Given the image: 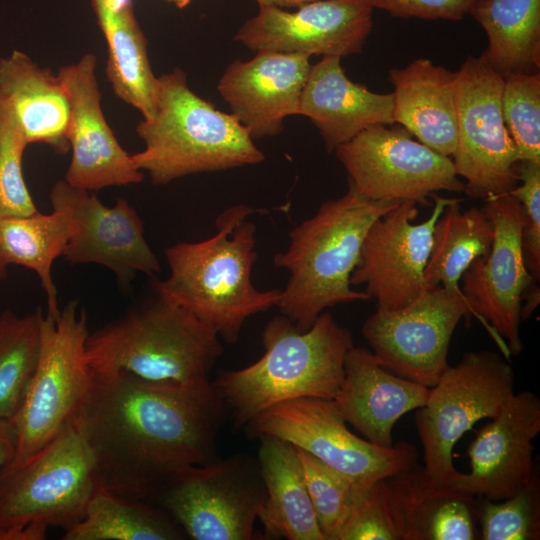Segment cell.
Returning a JSON list of instances; mask_svg holds the SVG:
<instances>
[{"label": "cell", "instance_id": "16", "mask_svg": "<svg viewBox=\"0 0 540 540\" xmlns=\"http://www.w3.org/2000/svg\"><path fill=\"white\" fill-rule=\"evenodd\" d=\"M53 210L66 217L70 237L62 256L70 264L94 263L111 270L124 287L137 273L154 276L160 262L144 236V222L125 199L104 205L95 194L65 179L50 191Z\"/></svg>", "mask_w": 540, "mask_h": 540}, {"label": "cell", "instance_id": "19", "mask_svg": "<svg viewBox=\"0 0 540 540\" xmlns=\"http://www.w3.org/2000/svg\"><path fill=\"white\" fill-rule=\"evenodd\" d=\"M540 433V399L529 390L514 395L477 431L468 447L470 471L451 487L474 498L500 501L520 491L538 461L533 440Z\"/></svg>", "mask_w": 540, "mask_h": 540}, {"label": "cell", "instance_id": "1", "mask_svg": "<svg viewBox=\"0 0 540 540\" xmlns=\"http://www.w3.org/2000/svg\"><path fill=\"white\" fill-rule=\"evenodd\" d=\"M226 408L212 387L92 372L73 424L94 461L100 486L153 500L172 476L215 460Z\"/></svg>", "mask_w": 540, "mask_h": 540}, {"label": "cell", "instance_id": "9", "mask_svg": "<svg viewBox=\"0 0 540 540\" xmlns=\"http://www.w3.org/2000/svg\"><path fill=\"white\" fill-rule=\"evenodd\" d=\"M514 388L511 363L494 351H469L447 367L415 413L423 466L436 483L453 484L460 473L452 460L454 445L479 420L494 418Z\"/></svg>", "mask_w": 540, "mask_h": 540}, {"label": "cell", "instance_id": "15", "mask_svg": "<svg viewBox=\"0 0 540 540\" xmlns=\"http://www.w3.org/2000/svg\"><path fill=\"white\" fill-rule=\"evenodd\" d=\"M470 316L462 292L435 286L400 309H376L365 320L362 334L384 368L431 388L449 366V345L458 323Z\"/></svg>", "mask_w": 540, "mask_h": 540}, {"label": "cell", "instance_id": "39", "mask_svg": "<svg viewBox=\"0 0 540 540\" xmlns=\"http://www.w3.org/2000/svg\"><path fill=\"white\" fill-rule=\"evenodd\" d=\"M517 185L511 192L522 205L526 225L522 233L525 263L533 278H540V163L519 161Z\"/></svg>", "mask_w": 540, "mask_h": 540}, {"label": "cell", "instance_id": "20", "mask_svg": "<svg viewBox=\"0 0 540 540\" xmlns=\"http://www.w3.org/2000/svg\"><path fill=\"white\" fill-rule=\"evenodd\" d=\"M95 71L96 57L87 53L57 73L70 102L67 140L72 156L64 179L88 191L140 183L143 172L105 120Z\"/></svg>", "mask_w": 540, "mask_h": 540}, {"label": "cell", "instance_id": "18", "mask_svg": "<svg viewBox=\"0 0 540 540\" xmlns=\"http://www.w3.org/2000/svg\"><path fill=\"white\" fill-rule=\"evenodd\" d=\"M368 0H316L294 12L260 6L234 40L254 52L344 57L361 53L372 29Z\"/></svg>", "mask_w": 540, "mask_h": 540}, {"label": "cell", "instance_id": "26", "mask_svg": "<svg viewBox=\"0 0 540 540\" xmlns=\"http://www.w3.org/2000/svg\"><path fill=\"white\" fill-rule=\"evenodd\" d=\"M403 526V540H474L476 498L436 483L416 461L385 478Z\"/></svg>", "mask_w": 540, "mask_h": 540}, {"label": "cell", "instance_id": "4", "mask_svg": "<svg viewBox=\"0 0 540 540\" xmlns=\"http://www.w3.org/2000/svg\"><path fill=\"white\" fill-rule=\"evenodd\" d=\"M399 203L371 200L348 184L289 233L288 248L274 256V265L290 274L276 306L298 330H308L327 308L370 299L352 288L351 275L370 226Z\"/></svg>", "mask_w": 540, "mask_h": 540}, {"label": "cell", "instance_id": "34", "mask_svg": "<svg viewBox=\"0 0 540 540\" xmlns=\"http://www.w3.org/2000/svg\"><path fill=\"white\" fill-rule=\"evenodd\" d=\"M296 450L324 540H339L359 492L368 485L356 482L300 448Z\"/></svg>", "mask_w": 540, "mask_h": 540}, {"label": "cell", "instance_id": "29", "mask_svg": "<svg viewBox=\"0 0 540 540\" xmlns=\"http://www.w3.org/2000/svg\"><path fill=\"white\" fill-rule=\"evenodd\" d=\"M487 35L482 60L503 78L540 68V0H477L469 13Z\"/></svg>", "mask_w": 540, "mask_h": 540}, {"label": "cell", "instance_id": "32", "mask_svg": "<svg viewBox=\"0 0 540 540\" xmlns=\"http://www.w3.org/2000/svg\"><path fill=\"white\" fill-rule=\"evenodd\" d=\"M69 237V223L57 210L0 217V262L6 267L24 266L38 275L47 298L46 312L51 315L60 311L52 265L63 254Z\"/></svg>", "mask_w": 540, "mask_h": 540}, {"label": "cell", "instance_id": "27", "mask_svg": "<svg viewBox=\"0 0 540 540\" xmlns=\"http://www.w3.org/2000/svg\"><path fill=\"white\" fill-rule=\"evenodd\" d=\"M257 462L266 500L258 515L268 538L324 540L319 529L296 447L279 437L262 434Z\"/></svg>", "mask_w": 540, "mask_h": 540}, {"label": "cell", "instance_id": "7", "mask_svg": "<svg viewBox=\"0 0 540 540\" xmlns=\"http://www.w3.org/2000/svg\"><path fill=\"white\" fill-rule=\"evenodd\" d=\"M100 487L72 423L25 461L0 468V540H44L51 527L70 529Z\"/></svg>", "mask_w": 540, "mask_h": 540}, {"label": "cell", "instance_id": "28", "mask_svg": "<svg viewBox=\"0 0 540 540\" xmlns=\"http://www.w3.org/2000/svg\"><path fill=\"white\" fill-rule=\"evenodd\" d=\"M91 3L107 43V79L116 96L148 120L155 111L158 77L152 71L147 40L135 17L133 2L117 10L104 0Z\"/></svg>", "mask_w": 540, "mask_h": 540}, {"label": "cell", "instance_id": "3", "mask_svg": "<svg viewBox=\"0 0 540 540\" xmlns=\"http://www.w3.org/2000/svg\"><path fill=\"white\" fill-rule=\"evenodd\" d=\"M264 354L253 364L220 371L211 381L236 428L280 402L315 397L333 400L344 379V360L354 346L351 332L328 312L306 331L284 315L262 332Z\"/></svg>", "mask_w": 540, "mask_h": 540}, {"label": "cell", "instance_id": "8", "mask_svg": "<svg viewBox=\"0 0 540 540\" xmlns=\"http://www.w3.org/2000/svg\"><path fill=\"white\" fill-rule=\"evenodd\" d=\"M87 315L72 300L57 315L43 314L40 353L25 400L11 420L18 464L72 424L92 382L86 357Z\"/></svg>", "mask_w": 540, "mask_h": 540}, {"label": "cell", "instance_id": "22", "mask_svg": "<svg viewBox=\"0 0 540 540\" xmlns=\"http://www.w3.org/2000/svg\"><path fill=\"white\" fill-rule=\"evenodd\" d=\"M430 388L391 373L374 353L351 347L344 360V379L333 399L344 420L369 442L390 448L396 422L422 407Z\"/></svg>", "mask_w": 540, "mask_h": 540}, {"label": "cell", "instance_id": "24", "mask_svg": "<svg viewBox=\"0 0 540 540\" xmlns=\"http://www.w3.org/2000/svg\"><path fill=\"white\" fill-rule=\"evenodd\" d=\"M388 78L394 88V124L432 150L452 157L457 144V71L418 58L391 69Z\"/></svg>", "mask_w": 540, "mask_h": 540}, {"label": "cell", "instance_id": "33", "mask_svg": "<svg viewBox=\"0 0 540 540\" xmlns=\"http://www.w3.org/2000/svg\"><path fill=\"white\" fill-rule=\"evenodd\" d=\"M43 310L18 316L0 314V418L12 420L19 412L38 363Z\"/></svg>", "mask_w": 540, "mask_h": 540}, {"label": "cell", "instance_id": "41", "mask_svg": "<svg viewBox=\"0 0 540 540\" xmlns=\"http://www.w3.org/2000/svg\"><path fill=\"white\" fill-rule=\"evenodd\" d=\"M16 452V434L9 419L0 418V468L8 464Z\"/></svg>", "mask_w": 540, "mask_h": 540}, {"label": "cell", "instance_id": "38", "mask_svg": "<svg viewBox=\"0 0 540 540\" xmlns=\"http://www.w3.org/2000/svg\"><path fill=\"white\" fill-rule=\"evenodd\" d=\"M339 540H403V526L385 478L363 488Z\"/></svg>", "mask_w": 540, "mask_h": 540}, {"label": "cell", "instance_id": "2", "mask_svg": "<svg viewBox=\"0 0 540 540\" xmlns=\"http://www.w3.org/2000/svg\"><path fill=\"white\" fill-rule=\"evenodd\" d=\"M258 210L227 208L216 219V233L199 242L164 250L169 276L154 288L211 327L226 343L237 342L245 321L276 306L281 290L254 287L251 272L258 254L256 226L247 217Z\"/></svg>", "mask_w": 540, "mask_h": 540}, {"label": "cell", "instance_id": "12", "mask_svg": "<svg viewBox=\"0 0 540 540\" xmlns=\"http://www.w3.org/2000/svg\"><path fill=\"white\" fill-rule=\"evenodd\" d=\"M503 84L480 56L467 57L457 71V144L451 158L472 198L509 193L519 182L517 151L501 110Z\"/></svg>", "mask_w": 540, "mask_h": 540}, {"label": "cell", "instance_id": "40", "mask_svg": "<svg viewBox=\"0 0 540 540\" xmlns=\"http://www.w3.org/2000/svg\"><path fill=\"white\" fill-rule=\"evenodd\" d=\"M392 17L459 21L477 0H368Z\"/></svg>", "mask_w": 540, "mask_h": 540}, {"label": "cell", "instance_id": "43", "mask_svg": "<svg viewBox=\"0 0 540 540\" xmlns=\"http://www.w3.org/2000/svg\"><path fill=\"white\" fill-rule=\"evenodd\" d=\"M165 1L174 4L178 8H184L190 3L191 0H165Z\"/></svg>", "mask_w": 540, "mask_h": 540}, {"label": "cell", "instance_id": "35", "mask_svg": "<svg viewBox=\"0 0 540 540\" xmlns=\"http://www.w3.org/2000/svg\"><path fill=\"white\" fill-rule=\"evenodd\" d=\"M475 510L482 540H539V463L528 483L516 494L500 501L476 498Z\"/></svg>", "mask_w": 540, "mask_h": 540}, {"label": "cell", "instance_id": "5", "mask_svg": "<svg viewBox=\"0 0 540 540\" xmlns=\"http://www.w3.org/2000/svg\"><path fill=\"white\" fill-rule=\"evenodd\" d=\"M223 353L218 334L160 294L129 307L86 341L92 372L122 370L143 379L203 385Z\"/></svg>", "mask_w": 540, "mask_h": 540}, {"label": "cell", "instance_id": "10", "mask_svg": "<svg viewBox=\"0 0 540 540\" xmlns=\"http://www.w3.org/2000/svg\"><path fill=\"white\" fill-rule=\"evenodd\" d=\"M153 500L194 540H253L266 500L257 460L235 455L187 467Z\"/></svg>", "mask_w": 540, "mask_h": 540}, {"label": "cell", "instance_id": "17", "mask_svg": "<svg viewBox=\"0 0 540 540\" xmlns=\"http://www.w3.org/2000/svg\"><path fill=\"white\" fill-rule=\"evenodd\" d=\"M430 216L414 223L417 203L402 201L379 217L369 228L360 258L351 275V285H364L377 309H400L426 289L424 269L432 246L435 223L444 208L455 198L436 193Z\"/></svg>", "mask_w": 540, "mask_h": 540}, {"label": "cell", "instance_id": "42", "mask_svg": "<svg viewBox=\"0 0 540 540\" xmlns=\"http://www.w3.org/2000/svg\"><path fill=\"white\" fill-rule=\"evenodd\" d=\"M258 6H269L277 8H298L304 4L316 1V0H255Z\"/></svg>", "mask_w": 540, "mask_h": 540}, {"label": "cell", "instance_id": "6", "mask_svg": "<svg viewBox=\"0 0 540 540\" xmlns=\"http://www.w3.org/2000/svg\"><path fill=\"white\" fill-rule=\"evenodd\" d=\"M136 132L144 149L132 159L155 185L256 165L265 158L239 121L194 93L179 68L158 77L154 114L142 119Z\"/></svg>", "mask_w": 540, "mask_h": 540}, {"label": "cell", "instance_id": "44", "mask_svg": "<svg viewBox=\"0 0 540 540\" xmlns=\"http://www.w3.org/2000/svg\"><path fill=\"white\" fill-rule=\"evenodd\" d=\"M7 275V267L0 262V280L4 279Z\"/></svg>", "mask_w": 540, "mask_h": 540}, {"label": "cell", "instance_id": "11", "mask_svg": "<svg viewBox=\"0 0 540 540\" xmlns=\"http://www.w3.org/2000/svg\"><path fill=\"white\" fill-rule=\"evenodd\" d=\"M243 428L252 437L269 434L284 439L363 485L399 472L418 456L407 442L385 448L358 437L348 429L334 401L323 398L280 402Z\"/></svg>", "mask_w": 540, "mask_h": 540}, {"label": "cell", "instance_id": "30", "mask_svg": "<svg viewBox=\"0 0 540 540\" xmlns=\"http://www.w3.org/2000/svg\"><path fill=\"white\" fill-rule=\"evenodd\" d=\"M494 237L491 220L482 208L464 211L455 198L437 219L424 269L426 287L442 286L461 293L460 279L477 258L489 253Z\"/></svg>", "mask_w": 540, "mask_h": 540}, {"label": "cell", "instance_id": "36", "mask_svg": "<svg viewBox=\"0 0 540 540\" xmlns=\"http://www.w3.org/2000/svg\"><path fill=\"white\" fill-rule=\"evenodd\" d=\"M501 110L518 161L540 163V73L505 77Z\"/></svg>", "mask_w": 540, "mask_h": 540}, {"label": "cell", "instance_id": "23", "mask_svg": "<svg viewBox=\"0 0 540 540\" xmlns=\"http://www.w3.org/2000/svg\"><path fill=\"white\" fill-rule=\"evenodd\" d=\"M393 93H376L351 81L341 57L323 56L311 66L298 115L311 120L328 152L375 124L392 125Z\"/></svg>", "mask_w": 540, "mask_h": 540}, {"label": "cell", "instance_id": "13", "mask_svg": "<svg viewBox=\"0 0 540 540\" xmlns=\"http://www.w3.org/2000/svg\"><path fill=\"white\" fill-rule=\"evenodd\" d=\"M375 124L334 151L348 184L366 198L427 205L437 191H464L451 157L418 140L401 125Z\"/></svg>", "mask_w": 540, "mask_h": 540}, {"label": "cell", "instance_id": "31", "mask_svg": "<svg viewBox=\"0 0 540 540\" xmlns=\"http://www.w3.org/2000/svg\"><path fill=\"white\" fill-rule=\"evenodd\" d=\"M184 531L160 506L114 494L100 487L84 518L64 532L63 540H179Z\"/></svg>", "mask_w": 540, "mask_h": 540}, {"label": "cell", "instance_id": "21", "mask_svg": "<svg viewBox=\"0 0 540 540\" xmlns=\"http://www.w3.org/2000/svg\"><path fill=\"white\" fill-rule=\"evenodd\" d=\"M309 59L306 54L263 51L225 69L218 93L253 139L279 134L284 119L298 115Z\"/></svg>", "mask_w": 540, "mask_h": 540}, {"label": "cell", "instance_id": "14", "mask_svg": "<svg viewBox=\"0 0 540 540\" xmlns=\"http://www.w3.org/2000/svg\"><path fill=\"white\" fill-rule=\"evenodd\" d=\"M482 209L491 220L494 237L489 253L464 271L461 292L470 313L481 320L508 354L523 350L521 306L525 292L536 282L527 269L522 233L526 217L510 193L484 200Z\"/></svg>", "mask_w": 540, "mask_h": 540}, {"label": "cell", "instance_id": "25", "mask_svg": "<svg viewBox=\"0 0 540 540\" xmlns=\"http://www.w3.org/2000/svg\"><path fill=\"white\" fill-rule=\"evenodd\" d=\"M0 102L12 113L28 144L69 149L70 102L58 76L22 51L0 58Z\"/></svg>", "mask_w": 540, "mask_h": 540}, {"label": "cell", "instance_id": "37", "mask_svg": "<svg viewBox=\"0 0 540 540\" xmlns=\"http://www.w3.org/2000/svg\"><path fill=\"white\" fill-rule=\"evenodd\" d=\"M29 145L12 113L0 102V217L37 212L22 172V157Z\"/></svg>", "mask_w": 540, "mask_h": 540}]
</instances>
